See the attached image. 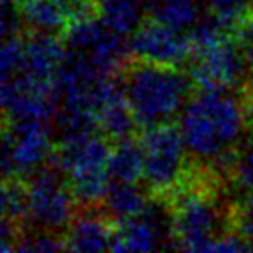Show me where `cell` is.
I'll use <instances>...</instances> for the list:
<instances>
[{"mask_svg": "<svg viewBox=\"0 0 253 253\" xmlns=\"http://www.w3.org/2000/svg\"><path fill=\"white\" fill-rule=\"evenodd\" d=\"M24 26L37 34L63 36L71 26V15L65 0H19Z\"/></svg>", "mask_w": 253, "mask_h": 253, "instance_id": "5bb4252c", "label": "cell"}, {"mask_svg": "<svg viewBox=\"0 0 253 253\" xmlns=\"http://www.w3.org/2000/svg\"><path fill=\"white\" fill-rule=\"evenodd\" d=\"M144 148V174L148 192L152 198L167 200L181 187L187 177L189 165V150L185 146L179 126L159 124V126L144 127L141 137Z\"/></svg>", "mask_w": 253, "mask_h": 253, "instance_id": "277c9868", "label": "cell"}, {"mask_svg": "<svg viewBox=\"0 0 253 253\" xmlns=\"http://www.w3.org/2000/svg\"><path fill=\"white\" fill-rule=\"evenodd\" d=\"M157 248H174L172 212L167 202L152 198L146 209L133 218L117 222L113 252H150Z\"/></svg>", "mask_w": 253, "mask_h": 253, "instance_id": "ba28073f", "label": "cell"}, {"mask_svg": "<svg viewBox=\"0 0 253 253\" xmlns=\"http://www.w3.org/2000/svg\"><path fill=\"white\" fill-rule=\"evenodd\" d=\"M229 222L233 231L253 244V190L229 207Z\"/></svg>", "mask_w": 253, "mask_h": 253, "instance_id": "7402d4cb", "label": "cell"}, {"mask_svg": "<svg viewBox=\"0 0 253 253\" xmlns=\"http://www.w3.org/2000/svg\"><path fill=\"white\" fill-rule=\"evenodd\" d=\"M235 34H237V37H239V41L242 42L244 50L248 52L250 59L253 61V13L240 24L239 30H237Z\"/></svg>", "mask_w": 253, "mask_h": 253, "instance_id": "d4e9b609", "label": "cell"}, {"mask_svg": "<svg viewBox=\"0 0 253 253\" xmlns=\"http://www.w3.org/2000/svg\"><path fill=\"white\" fill-rule=\"evenodd\" d=\"M253 61L237 34H225L194 50L189 76L196 89H244Z\"/></svg>", "mask_w": 253, "mask_h": 253, "instance_id": "5b68a950", "label": "cell"}, {"mask_svg": "<svg viewBox=\"0 0 253 253\" xmlns=\"http://www.w3.org/2000/svg\"><path fill=\"white\" fill-rule=\"evenodd\" d=\"M67 56L65 42L56 34H37L30 32L24 37L21 71L15 76H26L41 82H54Z\"/></svg>", "mask_w": 253, "mask_h": 253, "instance_id": "7c38bea8", "label": "cell"}, {"mask_svg": "<svg viewBox=\"0 0 253 253\" xmlns=\"http://www.w3.org/2000/svg\"><path fill=\"white\" fill-rule=\"evenodd\" d=\"M59 106L54 82H41L26 76L2 80L4 122L46 120L50 122Z\"/></svg>", "mask_w": 253, "mask_h": 253, "instance_id": "9c48e42d", "label": "cell"}, {"mask_svg": "<svg viewBox=\"0 0 253 253\" xmlns=\"http://www.w3.org/2000/svg\"><path fill=\"white\" fill-rule=\"evenodd\" d=\"M96 120H98V131L106 135L111 142L133 137L139 122L127 102L124 82L120 84L119 80H115L106 89L96 109Z\"/></svg>", "mask_w": 253, "mask_h": 253, "instance_id": "4fadbf2b", "label": "cell"}, {"mask_svg": "<svg viewBox=\"0 0 253 253\" xmlns=\"http://www.w3.org/2000/svg\"><path fill=\"white\" fill-rule=\"evenodd\" d=\"M54 131L46 120L4 122L2 170L4 177H30L44 167L54 152Z\"/></svg>", "mask_w": 253, "mask_h": 253, "instance_id": "52a82bcc", "label": "cell"}, {"mask_svg": "<svg viewBox=\"0 0 253 253\" xmlns=\"http://www.w3.org/2000/svg\"><path fill=\"white\" fill-rule=\"evenodd\" d=\"M207 13L214 17L225 30L237 32L253 13V0H207Z\"/></svg>", "mask_w": 253, "mask_h": 253, "instance_id": "d6986e66", "label": "cell"}, {"mask_svg": "<svg viewBox=\"0 0 253 253\" xmlns=\"http://www.w3.org/2000/svg\"><path fill=\"white\" fill-rule=\"evenodd\" d=\"M28 183V222L36 229L67 231L74 218L76 198L72 194L67 176L54 163L26 177Z\"/></svg>", "mask_w": 253, "mask_h": 253, "instance_id": "8992f818", "label": "cell"}, {"mask_svg": "<svg viewBox=\"0 0 253 253\" xmlns=\"http://www.w3.org/2000/svg\"><path fill=\"white\" fill-rule=\"evenodd\" d=\"M227 183H231L233 189L242 194L253 190V141L240 142V146L237 148Z\"/></svg>", "mask_w": 253, "mask_h": 253, "instance_id": "44dd1931", "label": "cell"}, {"mask_svg": "<svg viewBox=\"0 0 253 253\" xmlns=\"http://www.w3.org/2000/svg\"><path fill=\"white\" fill-rule=\"evenodd\" d=\"M115 233L117 222L107 214L106 209L87 205L85 211L72 218L63 237L67 252H104L111 250Z\"/></svg>", "mask_w": 253, "mask_h": 253, "instance_id": "8fae6325", "label": "cell"}, {"mask_svg": "<svg viewBox=\"0 0 253 253\" xmlns=\"http://www.w3.org/2000/svg\"><path fill=\"white\" fill-rule=\"evenodd\" d=\"M148 11L155 21L190 32L202 19V0H155Z\"/></svg>", "mask_w": 253, "mask_h": 253, "instance_id": "e0dca14e", "label": "cell"}, {"mask_svg": "<svg viewBox=\"0 0 253 253\" xmlns=\"http://www.w3.org/2000/svg\"><path fill=\"white\" fill-rule=\"evenodd\" d=\"M192 80L174 65L131 59L124 71V91L141 127L169 124L192 94Z\"/></svg>", "mask_w": 253, "mask_h": 253, "instance_id": "7a4b0ae2", "label": "cell"}, {"mask_svg": "<svg viewBox=\"0 0 253 253\" xmlns=\"http://www.w3.org/2000/svg\"><path fill=\"white\" fill-rule=\"evenodd\" d=\"M244 91L250 92V94H253V67H252V72H250V80H248L246 87H244Z\"/></svg>", "mask_w": 253, "mask_h": 253, "instance_id": "484cf974", "label": "cell"}, {"mask_svg": "<svg viewBox=\"0 0 253 253\" xmlns=\"http://www.w3.org/2000/svg\"><path fill=\"white\" fill-rule=\"evenodd\" d=\"M109 176L113 181L137 183L144 174V148L133 137L113 142L109 155Z\"/></svg>", "mask_w": 253, "mask_h": 253, "instance_id": "2e32d148", "label": "cell"}, {"mask_svg": "<svg viewBox=\"0 0 253 253\" xmlns=\"http://www.w3.org/2000/svg\"><path fill=\"white\" fill-rule=\"evenodd\" d=\"M177 126L189 155L205 165L235 150L250 129L244 100L229 89H196L183 107Z\"/></svg>", "mask_w": 253, "mask_h": 253, "instance_id": "6da1fadb", "label": "cell"}, {"mask_svg": "<svg viewBox=\"0 0 253 253\" xmlns=\"http://www.w3.org/2000/svg\"><path fill=\"white\" fill-rule=\"evenodd\" d=\"M2 37L6 39L9 36L21 34L24 21H22V11L19 0H2Z\"/></svg>", "mask_w": 253, "mask_h": 253, "instance_id": "cb8c5ba5", "label": "cell"}, {"mask_svg": "<svg viewBox=\"0 0 253 253\" xmlns=\"http://www.w3.org/2000/svg\"><path fill=\"white\" fill-rule=\"evenodd\" d=\"M150 202L152 194L148 189H141L137 183L113 181L104 198V209L115 222H124L127 218L141 214Z\"/></svg>", "mask_w": 253, "mask_h": 253, "instance_id": "9a60e30c", "label": "cell"}, {"mask_svg": "<svg viewBox=\"0 0 253 253\" xmlns=\"http://www.w3.org/2000/svg\"><path fill=\"white\" fill-rule=\"evenodd\" d=\"M13 252L21 253H50V252H67L65 237H59V233L46 231V229H22L19 239L15 242Z\"/></svg>", "mask_w": 253, "mask_h": 253, "instance_id": "ffe728a7", "label": "cell"}, {"mask_svg": "<svg viewBox=\"0 0 253 253\" xmlns=\"http://www.w3.org/2000/svg\"><path fill=\"white\" fill-rule=\"evenodd\" d=\"M133 59L181 67L190 63L194 46L187 32L176 30L150 17L129 37Z\"/></svg>", "mask_w": 253, "mask_h": 253, "instance_id": "30bf717a", "label": "cell"}, {"mask_svg": "<svg viewBox=\"0 0 253 253\" xmlns=\"http://www.w3.org/2000/svg\"><path fill=\"white\" fill-rule=\"evenodd\" d=\"M113 142L96 131L69 141H59L54 146L50 163L67 176L69 187L78 204L100 205L111 187L109 155Z\"/></svg>", "mask_w": 253, "mask_h": 253, "instance_id": "3957f363", "label": "cell"}, {"mask_svg": "<svg viewBox=\"0 0 253 253\" xmlns=\"http://www.w3.org/2000/svg\"><path fill=\"white\" fill-rule=\"evenodd\" d=\"M26 220H28V183L24 177H4L2 222L24 229Z\"/></svg>", "mask_w": 253, "mask_h": 253, "instance_id": "ac0fdd59", "label": "cell"}, {"mask_svg": "<svg viewBox=\"0 0 253 253\" xmlns=\"http://www.w3.org/2000/svg\"><path fill=\"white\" fill-rule=\"evenodd\" d=\"M22 54H24V36L15 34L4 39L2 44V80L13 78L17 72L21 71Z\"/></svg>", "mask_w": 253, "mask_h": 253, "instance_id": "603a6c76", "label": "cell"}]
</instances>
